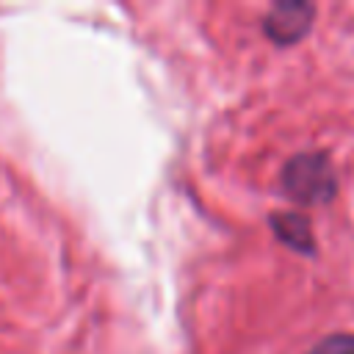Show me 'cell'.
<instances>
[{
	"label": "cell",
	"instance_id": "obj_2",
	"mask_svg": "<svg viewBox=\"0 0 354 354\" xmlns=\"http://www.w3.org/2000/svg\"><path fill=\"white\" fill-rule=\"evenodd\" d=\"M313 17H315V6L313 3H301V0L277 3L266 14L263 30L274 44L288 47V44H296L299 39L307 36V30L313 25Z\"/></svg>",
	"mask_w": 354,
	"mask_h": 354
},
{
	"label": "cell",
	"instance_id": "obj_1",
	"mask_svg": "<svg viewBox=\"0 0 354 354\" xmlns=\"http://www.w3.org/2000/svg\"><path fill=\"white\" fill-rule=\"evenodd\" d=\"M282 191L299 205H326L337 196V171L326 152H299L282 166Z\"/></svg>",
	"mask_w": 354,
	"mask_h": 354
},
{
	"label": "cell",
	"instance_id": "obj_4",
	"mask_svg": "<svg viewBox=\"0 0 354 354\" xmlns=\"http://www.w3.org/2000/svg\"><path fill=\"white\" fill-rule=\"evenodd\" d=\"M307 354H354V335L348 332H335L326 335L321 343H315Z\"/></svg>",
	"mask_w": 354,
	"mask_h": 354
},
{
	"label": "cell",
	"instance_id": "obj_3",
	"mask_svg": "<svg viewBox=\"0 0 354 354\" xmlns=\"http://www.w3.org/2000/svg\"><path fill=\"white\" fill-rule=\"evenodd\" d=\"M271 227H274L277 238L285 246H290L301 254H315V238H313V227H310L307 216H301V213H274Z\"/></svg>",
	"mask_w": 354,
	"mask_h": 354
}]
</instances>
